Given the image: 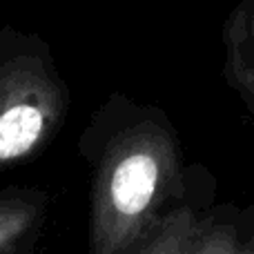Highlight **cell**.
I'll return each instance as SVG.
<instances>
[{
  "instance_id": "obj_2",
  "label": "cell",
  "mask_w": 254,
  "mask_h": 254,
  "mask_svg": "<svg viewBox=\"0 0 254 254\" xmlns=\"http://www.w3.org/2000/svg\"><path fill=\"white\" fill-rule=\"evenodd\" d=\"M69 96L47 61L0 63V170L43 152L65 121Z\"/></svg>"
},
{
  "instance_id": "obj_1",
  "label": "cell",
  "mask_w": 254,
  "mask_h": 254,
  "mask_svg": "<svg viewBox=\"0 0 254 254\" xmlns=\"http://www.w3.org/2000/svg\"><path fill=\"white\" fill-rule=\"evenodd\" d=\"M185 167L174 129L156 112L105 143L92 181L89 254H129L183 205Z\"/></svg>"
},
{
  "instance_id": "obj_3",
  "label": "cell",
  "mask_w": 254,
  "mask_h": 254,
  "mask_svg": "<svg viewBox=\"0 0 254 254\" xmlns=\"http://www.w3.org/2000/svg\"><path fill=\"white\" fill-rule=\"evenodd\" d=\"M223 76L254 123V0H241L223 31Z\"/></svg>"
},
{
  "instance_id": "obj_5",
  "label": "cell",
  "mask_w": 254,
  "mask_h": 254,
  "mask_svg": "<svg viewBox=\"0 0 254 254\" xmlns=\"http://www.w3.org/2000/svg\"><path fill=\"white\" fill-rule=\"evenodd\" d=\"M205 214L183 203L165 216L149 237H145L129 254H190L203 228Z\"/></svg>"
},
{
  "instance_id": "obj_4",
  "label": "cell",
  "mask_w": 254,
  "mask_h": 254,
  "mask_svg": "<svg viewBox=\"0 0 254 254\" xmlns=\"http://www.w3.org/2000/svg\"><path fill=\"white\" fill-rule=\"evenodd\" d=\"M45 194L31 190L0 194V254H25L38 237L45 216Z\"/></svg>"
},
{
  "instance_id": "obj_6",
  "label": "cell",
  "mask_w": 254,
  "mask_h": 254,
  "mask_svg": "<svg viewBox=\"0 0 254 254\" xmlns=\"http://www.w3.org/2000/svg\"><path fill=\"white\" fill-rule=\"evenodd\" d=\"M190 254H254V230L230 216L210 214Z\"/></svg>"
}]
</instances>
